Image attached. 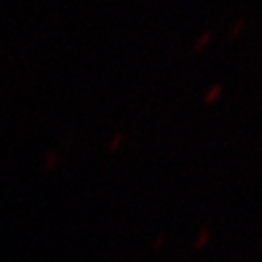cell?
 Wrapping results in <instances>:
<instances>
[{
	"label": "cell",
	"instance_id": "obj_1",
	"mask_svg": "<svg viewBox=\"0 0 262 262\" xmlns=\"http://www.w3.org/2000/svg\"><path fill=\"white\" fill-rule=\"evenodd\" d=\"M221 91H222L221 86H213L211 91L206 95V104H213V100H215V98L221 97Z\"/></svg>",
	"mask_w": 262,
	"mask_h": 262
},
{
	"label": "cell",
	"instance_id": "obj_3",
	"mask_svg": "<svg viewBox=\"0 0 262 262\" xmlns=\"http://www.w3.org/2000/svg\"><path fill=\"white\" fill-rule=\"evenodd\" d=\"M242 26H244V22H238V26H235V31H231L229 35H231V37H237L238 33H241V28H242Z\"/></svg>",
	"mask_w": 262,
	"mask_h": 262
},
{
	"label": "cell",
	"instance_id": "obj_2",
	"mask_svg": "<svg viewBox=\"0 0 262 262\" xmlns=\"http://www.w3.org/2000/svg\"><path fill=\"white\" fill-rule=\"evenodd\" d=\"M208 42H209V33H206V35H202V37L199 38V42H196L195 49H202V48H206V46H208Z\"/></svg>",
	"mask_w": 262,
	"mask_h": 262
}]
</instances>
